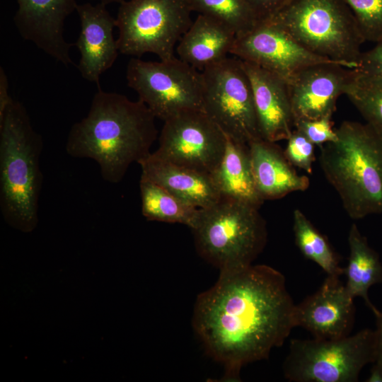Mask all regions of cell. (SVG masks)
<instances>
[{"label":"cell","instance_id":"6da1fadb","mask_svg":"<svg viewBox=\"0 0 382 382\" xmlns=\"http://www.w3.org/2000/svg\"><path fill=\"white\" fill-rule=\"evenodd\" d=\"M284 276L265 265L221 271L196 299L192 326L223 379L239 381L245 365L268 358L295 328Z\"/></svg>","mask_w":382,"mask_h":382},{"label":"cell","instance_id":"7a4b0ae2","mask_svg":"<svg viewBox=\"0 0 382 382\" xmlns=\"http://www.w3.org/2000/svg\"><path fill=\"white\" fill-rule=\"evenodd\" d=\"M155 118L140 100L132 101L98 86L88 115L70 129L66 151L95 161L103 180L117 183L132 163L151 153L158 134Z\"/></svg>","mask_w":382,"mask_h":382},{"label":"cell","instance_id":"3957f363","mask_svg":"<svg viewBox=\"0 0 382 382\" xmlns=\"http://www.w3.org/2000/svg\"><path fill=\"white\" fill-rule=\"evenodd\" d=\"M337 139L320 146L321 170L352 219L382 213V132L344 121Z\"/></svg>","mask_w":382,"mask_h":382},{"label":"cell","instance_id":"277c9868","mask_svg":"<svg viewBox=\"0 0 382 382\" xmlns=\"http://www.w3.org/2000/svg\"><path fill=\"white\" fill-rule=\"evenodd\" d=\"M42 148L25 107L13 100L0 118V210L9 226L23 232L38 223Z\"/></svg>","mask_w":382,"mask_h":382},{"label":"cell","instance_id":"5b68a950","mask_svg":"<svg viewBox=\"0 0 382 382\" xmlns=\"http://www.w3.org/2000/svg\"><path fill=\"white\" fill-rule=\"evenodd\" d=\"M190 229L197 253L219 272L253 265L267 237L259 208L223 197L199 209Z\"/></svg>","mask_w":382,"mask_h":382},{"label":"cell","instance_id":"8992f818","mask_svg":"<svg viewBox=\"0 0 382 382\" xmlns=\"http://www.w3.org/2000/svg\"><path fill=\"white\" fill-rule=\"evenodd\" d=\"M269 21L309 51L357 68L365 40L344 0H290Z\"/></svg>","mask_w":382,"mask_h":382},{"label":"cell","instance_id":"52a82bcc","mask_svg":"<svg viewBox=\"0 0 382 382\" xmlns=\"http://www.w3.org/2000/svg\"><path fill=\"white\" fill-rule=\"evenodd\" d=\"M375 360V331L366 328L339 339L291 340L283 372L293 382H357Z\"/></svg>","mask_w":382,"mask_h":382},{"label":"cell","instance_id":"ba28073f","mask_svg":"<svg viewBox=\"0 0 382 382\" xmlns=\"http://www.w3.org/2000/svg\"><path fill=\"white\" fill-rule=\"evenodd\" d=\"M186 0H128L116 19L119 52L140 57L150 52L161 60L175 57V44L192 23Z\"/></svg>","mask_w":382,"mask_h":382},{"label":"cell","instance_id":"9c48e42d","mask_svg":"<svg viewBox=\"0 0 382 382\" xmlns=\"http://www.w3.org/2000/svg\"><path fill=\"white\" fill-rule=\"evenodd\" d=\"M201 72L203 111L224 134L246 145L262 139L250 81L242 60L226 57Z\"/></svg>","mask_w":382,"mask_h":382},{"label":"cell","instance_id":"30bf717a","mask_svg":"<svg viewBox=\"0 0 382 382\" xmlns=\"http://www.w3.org/2000/svg\"><path fill=\"white\" fill-rule=\"evenodd\" d=\"M126 77L155 117L165 121L185 111L203 110L202 72L179 58L160 62L133 58Z\"/></svg>","mask_w":382,"mask_h":382},{"label":"cell","instance_id":"8fae6325","mask_svg":"<svg viewBox=\"0 0 382 382\" xmlns=\"http://www.w3.org/2000/svg\"><path fill=\"white\" fill-rule=\"evenodd\" d=\"M226 145V135L213 120L202 110H192L164 121L158 148L153 154L212 177Z\"/></svg>","mask_w":382,"mask_h":382},{"label":"cell","instance_id":"7c38bea8","mask_svg":"<svg viewBox=\"0 0 382 382\" xmlns=\"http://www.w3.org/2000/svg\"><path fill=\"white\" fill-rule=\"evenodd\" d=\"M231 54L274 74L286 82L309 66L341 64L309 51L271 21L259 22L250 30L236 35Z\"/></svg>","mask_w":382,"mask_h":382},{"label":"cell","instance_id":"4fadbf2b","mask_svg":"<svg viewBox=\"0 0 382 382\" xmlns=\"http://www.w3.org/2000/svg\"><path fill=\"white\" fill-rule=\"evenodd\" d=\"M355 316L354 298L340 277L328 276L320 288L295 305L294 323L314 338L334 340L351 332Z\"/></svg>","mask_w":382,"mask_h":382},{"label":"cell","instance_id":"5bb4252c","mask_svg":"<svg viewBox=\"0 0 382 382\" xmlns=\"http://www.w3.org/2000/svg\"><path fill=\"white\" fill-rule=\"evenodd\" d=\"M352 71L340 64L322 63L292 76L286 83L294 122L332 117Z\"/></svg>","mask_w":382,"mask_h":382},{"label":"cell","instance_id":"9a60e30c","mask_svg":"<svg viewBox=\"0 0 382 382\" xmlns=\"http://www.w3.org/2000/svg\"><path fill=\"white\" fill-rule=\"evenodd\" d=\"M13 18L21 35L65 66L72 64L74 44L64 38V21L78 6L76 0H17Z\"/></svg>","mask_w":382,"mask_h":382},{"label":"cell","instance_id":"2e32d148","mask_svg":"<svg viewBox=\"0 0 382 382\" xmlns=\"http://www.w3.org/2000/svg\"><path fill=\"white\" fill-rule=\"evenodd\" d=\"M76 10L81 22L74 44L81 54L77 67L83 78L98 86L100 75L112 66L119 52L112 34L116 19L100 3L80 4Z\"/></svg>","mask_w":382,"mask_h":382},{"label":"cell","instance_id":"e0dca14e","mask_svg":"<svg viewBox=\"0 0 382 382\" xmlns=\"http://www.w3.org/2000/svg\"><path fill=\"white\" fill-rule=\"evenodd\" d=\"M242 62L250 81L261 137L271 142L287 140L294 119L286 81L253 63Z\"/></svg>","mask_w":382,"mask_h":382},{"label":"cell","instance_id":"ac0fdd59","mask_svg":"<svg viewBox=\"0 0 382 382\" xmlns=\"http://www.w3.org/2000/svg\"><path fill=\"white\" fill-rule=\"evenodd\" d=\"M248 148L255 183L264 201L308 188L309 178L297 173L275 142L259 139Z\"/></svg>","mask_w":382,"mask_h":382},{"label":"cell","instance_id":"d6986e66","mask_svg":"<svg viewBox=\"0 0 382 382\" xmlns=\"http://www.w3.org/2000/svg\"><path fill=\"white\" fill-rule=\"evenodd\" d=\"M139 164L141 175L198 209L208 207L221 197L210 175L170 163L153 152Z\"/></svg>","mask_w":382,"mask_h":382},{"label":"cell","instance_id":"ffe728a7","mask_svg":"<svg viewBox=\"0 0 382 382\" xmlns=\"http://www.w3.org/2000/svg\"><path fill=\"white\" fill-rule=\"evenodd\" d=\"M236 33L224 23L199 14L180 40L179 59L202 71L231 54Z\"/></svg>","mask_w":382,"mask_h":382},{"label":"cell","instance_id":"44dd1931","mask_svg":"<svg viewBox=\"0 0 382 382\" xmlns=\"http://www.w3.org/2000/svg\"><path fill=\"white\" fill-rule=\"evenodd\" d=\"M226 137L225 152L212 180L221 197L260 208L264 199L255 183L248 145Z\"/></svg>","mask_w":382,"mask_h":382},{"label":"cell","instance_id":"7402d4cb","mask_svg":"<svg viewBox=\"0 0 382 382\" xmlns=\"http://www.w3.org/2000/svg\"><path fill=\"white\" fill-rule=\"evenodd\" d=\"M348 243L349 256L344 272L347 277L345 287L354 299L362 298L374 313L378 309L369 299V290L373 285L382 283V262L354 224L349 231Z\"/></svg>","mask_w":382,"mask_h":382},{"label":"cell","instance_id":"603a6c76","mask_svg":"<svg viewBox=\"0 0 382 382\" xmlns=\"http://www.w3.org/2000/svg\"><path fill=\"white\" fill-rule=\"evenodd\" d=\"M139 190L141 213L147 220L192 227L199 209L185 202L143 175L139 180Z\"/></svg>","mask_w":382,"mask_h":382},{"label":"cell","instance_id":"cb8c5ba5","mask_svg":"<svg viewBox=\"0 0 382 382\" xmlns=\"http://www.w3.org/2000/svg\"><path fill=\"white\" fill-rule=\"evenodd\" d=\"M293 231L296 244L306 258L316 263L328 276L344 274L345 268L328 239L299 209L293 214Z\"/></svg>","mask_w":382,"mask_h":382},{"label":"cell","instance_id":"d4e9b609","mask_svg":"<svg viewBox=\"0 0 382 382\" xmlns=\"http://www.w3.org/2000/svg\"><path fill=\"white\" fill-rule=\"evenodd\" d=\"M344 94L366 122L382 132V75L352 69Z\"/></svg>","mask_w":382,"mask_h":382},{"label":"cell","instance_id":"484cf974","mask_svg":"<svg viewBox=\"0 0 382 382\" xmlns=\"http://www.w3.org/2000/svg\"><path fill=\"white\" fill-rule=\"evenodd\" d=\"M192 11L211 17L228 26L236 35L259 22L247 0H186Z\"/></svg>","mask_w":382,"mask_h":382},{"label":"cell","instance_id":"4316f807","mask_svg":"<svg viewBox=\"0 0 382 382\" xmlns=\"http://www.w3.org/2000/svg\"><path fill=\"white\" fill-rule=\"evenodd\" d=\"M353 13L365 41L382 40V0H344Z\"/></svg>","mask_w":382,"mask_h":382},{"label":"cell","instance_id":"83f0119b","mask_svg":"<svg viewBox=\"0 0 382 382\" xmlns=\"http://www.w3.org/2000/svg\"><path fill=\"white\" fill-rule=\"evenodd\" d=\"M314 146L304 135L294 129L287 139L284 153L293 166L311 174L315 160Z\"/></svg>","mask_w":382,"mask_h":382},{"label":"cell","instance_id":"f1b7e54d","mask_svg":"<svg viewBox=\"0 0 382 382\" xmlns=\"http://www.w3.org/2000/svg\"><path fill=\"white\" fill-rule=\"evenodd\" d=\"M294 128L318 146L337 139L331 117L297 120L294 122Z\"/></svg>","mask_w":382,"mask_h":382},{"label":"cell","instance_id":"f546056e","mask_svg":"<svg viewBox=\"0 0 382 382\" xmlns=\"http://www.w3.org/2000/svg\"><path fill=\"white\" fill-rule=\"evenodd\" d=\"M354 69L366 74L382 75V40L371 50L361 52Z\"/></svg>","mask_w":382,"mask_h":382},{"label":"cell","instance_id":"4dcf8cb0","mask_svg":"<svg viewBox=\"0 0 382 382\" xmlns=\"http://www.w3.org/2000/svg\"><path fill=\"white\" fill-rule=\"evenodd\" d=\"M258 22L267 21L277 15L290 0H247Z\"/></svg>","mask_w":382,"mask_h":382},{"label":"cell","instance_id":"1f68e13d","mask_svg":"<svg viewBox=\"0 0 382 382\" xmlns=\"http://www.w3.org/2000/svg\"><path fill=\"white\" fill-rule=\"evenodd\" d=\"M13 100L9 95L8 82L4 69L0 68V118Z\"/></svg>","mask_w":382,"mask_h":382},{"label":"cell","instance_id":"d6a6232c","mask_svg":"<svg viewBox=\"0 0 382 382\" xmlns=\"http://www.w3.org/2000/svg\"><path fill=\"white\" fill-rule=\"evenodd\" d=\"M376 317V364L382 366V312L377 310L374 313Z\"/></svg>","mask_w":382,"mask_h":382},{"label":"cell","instance_id":"836d02e7","mask_svg":"<svg viewBox=\"0 0 382 382\" xmlns=\"http://www.w3.org/2000/svg\"><path fill=\"white\" fill-rule=\"evenodd\" d=\"M367 382H382V366L374 363L370 374L366 378Z\"/></svg>","mask_w":382,"mask_h":382},{"label":"cell","instance_id":"e575fe53","mask_svg":"<svg viewBox=\"0 0 382 382\" xmlns=\"http://www.w3.org/2000/svg\"><path fill=\"white\" fill-rule=\"evenodd\" d=\"M98 1H99V3L106 6V5L112 4V3H120V4H121L125 0H98Z\"/></svg>","mask_w":382,"mask_h":382}]
</instances>
